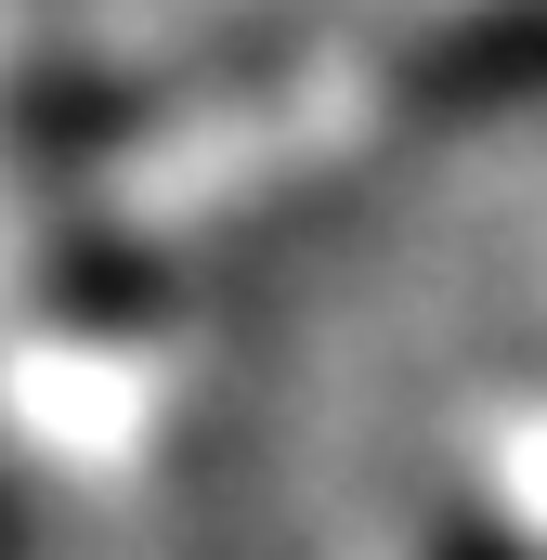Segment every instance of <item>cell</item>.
Returning a JSON list of instances; mask_svg holds the SVG:
<instances>
[{
	"mask_svg": "<svg viewBox=\"0 0 547 560\" xmlns=\"http://www.w3.org/2000/svg\"><path fill=\"white\" fill-rule=\"evenodd\" d=\"M417 118H522L547 105V0H469L417 39L405 66Z\"/></svg>",
	"mask_w": 547,
	"mask_h": 560,
	"instance_id": "1",
	"label": "cell"
},
{
	"mask_svg": "<svg viewBox=\"0 0 547 560\" xmlns=\"http://www.w3.org/2000/svg\"><path fill=\"white\" fill-rule=\"evenodd\" d=\"M13 548H26V535H13V509H0V560H13Z\"/></svg>",
	"mask_w": 547,
	"mask_h": 560,
	"instance_id": "2",
	"label": "cell"
}]
</instances>
